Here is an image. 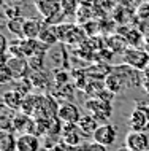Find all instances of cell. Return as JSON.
I'll use <instances>...</instances> for the list:
<instances>
[{"label": "cell", "instance_id": "6da1fadb", "mask_svg": "<svg viewBox=\"0 0 149 151\" xmlns=\"http://www.w3.org/2000/svg\"><path fill=\"white\" fill-rule=\"evenodd\" d=\"M86 108L92 116H95L100 122H106L113 116V108L111 100H105L102 97H92L86 100Z\"/></svg>", "mask_w": 149, "mask_h": 151}, {"label": "cell", "instance_id": "7a4b0ae2", "mask_svg": "<svg viewBox=\"0 0 149 151\" xmlns=\"http://www.w3.org/2000/svg\"><path fill=\"white\" fill-rule=\"evenodd\" d=\"M124 62L135 70H144L149 65V54L138 46H130L124 50Z\"/></svg>", "mask_w": 149, "mask_h": 151}, {"label": "cell", "instance_id": "3957f363", "mask_svg": "<svg viewBox=\"0 0 149 151\" xmlns=\"http://www.w3.org/2000/svg\"><path fill=\"white\" fill-rule=\"evenodd\" d=\"M116 137H118V127L113 124H108V122H103V124H100L97 130L94 132V142H97V143H102L105 146H111L114 145L116 142Z\"/></svg>", "mask_w": 149, "mask_h": 151}, {"label": "cell", "instance_id": "277c9868", "mask_svg": "<svg viewBox=\"0 0 149 151\" xmlns=\"http://www.w3.org/2000/svg\"><path fill=\"white\" fill-rule=\"evenodd\" d=\"M130 151H146L149 150V137L141 130H130L125 135V145Z\"/></svg>", "mask_w": 149, "mask_h": 151}, {"label": "cell", "instance_id": "5b68a950", "mask_svg": "<svg viewBox=\"0 0 149 151\" xmlns=\"http://www.w3.org/2000/svg\"><path fill=\"white\" fill-rule=\"evenodd\" d=\"M146 107L148 105H136V108L132 111L130 118H128V124H130L132 130L146 132L149 129V118H148Z\"/></svg>", "mask_w": 149, "mask_h": 151}, {"label": "cell", "instance_id": "8992f818", "mask_svg": "<svg viewBox=\"0 0 149 151\" xmlns=\"http://www.w3.org/2000/svg\"><path fill=\"white\" fill-rule=\"evenodd\" d=\"M57 118L63 124H78L79 119H81V113H79V108L75 104L63 102V104L59 105Z\"/></svg>", "mask_w": 149, "mask_h": 151}, {"label": "cell", "instance_id": "52a82bcc", "mask_svg": "<svg viewBox=\"0 0 149 151\" xmlns=\"http://www.w3.org/2000/svg\"><path fill=\"white\" fill-rule=\"evenodd\" d=\"M35 6H37L38 13L45 19L52 18L54 14H57L62 11V0H34Z\"/></svg>", "mask_w": 149, "mask_h": 151}, {"label": "cell", "instance_id": "ba28073f", "mask_svg": "<svg viewBox=\"0 0 149 151\" xmlns=\"http://www.w3.org/2000/svg\"><path fill=\"white\" fill-rule=\"evenodd\" d=\"M83 134L78 124H63L62 126V145H79L83 143Z\"/></svg>", "mask_w": 149, "mask_h": 151}, {"label": "cell", "instance_id": "9c48e42d", "mask_svg": "<svg viewBox=\"0 0 149 151\" xmlns=\"http://www.w3.org/2000/svg\"><path fill=\"white\" fill-rule=\"evenodd\" d=\"M45 26H46V22H43L38 18H27L26 22H24V38L38 40V37Z\"/></svg>", "mask_w": 149, "mask_h": 151}, {"label": "cell", "instance_id": "30bf717a", "mask_svg": "<svg viewBox=\"0 0 149 151\" xmlns=\"http://www.w3.org/2000/svg\"><path fill=\"white\" fill-rule=\"evenodd\" d=\"M40 138L35 134L26 132L18 137V151H38Z\"/></svg>", "mask_w": 149, "mask_h": 151}, {"label": "cell", "instance_id": "8fae6325", "mask_svg": "<svg viewBox=\"0 0 149 151\" xmlns=\"http://www.w3.org/2000/svg\"><path fill=\"white\" fill-rule=\"evenodd\" d=\"M98 126H100L98 119L95 116H92L91 113L89 115L81 116V119H79V122H78V127H79V130H81V134L84 137H92Z\"/></svg>", "mask_w": 149, "mask_h": 151}, {"label": "cell", "instance_id": "7c38bea8", "mask_svg": "<svg viewBox=\"0 0 149 151\" xmlns=\"http://www.w3.org/2000/svg\"><path fill=\"white\" fill-rule=\"evenodd\" d=\"M10 65L11 72L14 73V78H24L26 76V72H27V62L24 58H16V56H11V59L6 62Z\"/></svg>", "mask_w": 149, "mask_h": 151}, {"label": "cell", "instance_id": "4fadbf2b", "mask_svg": "<svg viewBox=\"0 0 149 151\" xmlns=\"http://www.w3.org/2000/svg\"><path fill=\"white\" fill-rule=\"evenodd\" d=\"M38 40H40V42H41L43 45H45V46H51V45H54V43L59 40L57 27L46 24V26L43 27V30H41V34H40Z\"/></svg>", "mask_w": 149, "mask_h": 151}, {"label": "cell", "instance_id": "5bb4252c", "mask_svg": "<svg viewBox=\"0 0 149 151\" xmlns=\"http://www.w3.org/2000/svg\"><path fill=\"white\" fill-rule=\"evenodd\" d=\"M18 150V137L11 132L3 130L0 135V151H16Z\"/></svg>", "mask_w": 149, "mask_h": 151}, {"label": "cell", "instance_id": "9a60e30c", "mask_svg": "<svg viewBox=\"0 0 149 151\" xmlns=\"http://www.w3.org/2000/svg\"><path fill=\"white\" fill-rule=\"evenodd\" d=\"M22 100H24V96L21 92L14 91H10V92H5L3 96V102H5L6 107H10L11 110H19L22 107Z\"/></svg>", "mask_w": 149, "mask_h": 151}, {"label": "cell", "instance_id": "2e32d148", "mask_svg": "<svg viewBox=\"0 0 149 151\" xmlns=\"http://www.w3.org/2000/svg\"><path fill=\"white\" fill-rule=\"evenodd\" d=\"M24 22H26V18L19 16V18L8 19V21H6V27H8V30H10L14 37H18V38H24Z\"/></svg>", "mask_w": 149, "mask_h": 151}, {"label": "cell", "instance_id": "e0dca14e", "mask_svg": "<svg viewBox=\"0 0 149 151\" xmlns=\"http://www.w3.org/2000/svg\"><path fill=\"white\" fill-rule=\"evenodd\" d=\"M62 13L65 16H73L78 10V0H62Z\"/></svg>", "mask_w": 149, "mask_h": 151}, {"label": "cell", "instance_id": "ac0fdd59", "mask_svg": "<svg viewBox=\"0 0 149 151\" xmlns=\"http://www.w3.org/2000/svg\"><path fill=\"white\" fill-rule=\"evenodd\" d=\"M3 14H5L8 19L19 18V16H21V8L16 6V5H11V3H10V6H8V5H3Z\"/></svg>", "mask_w": 149, "mask_h": 151}, {"label": "cell", "instance_id": "d6986e66", "mask_svg": "<svg viewBox=\"0 0 149 151\" xmlns=\"http://www.w3.org/2000/svg\"><path fill=\"white\" fill-rule=\"evenodd\" d=\"M0 78H2V83H10V81L14 80V73L11 72V68H10L8 64H2V73H0Z\"/></svg>", "mask_w": 149, "mask_h": 151}, {"label": "cell", "instance_id": "ffe728a7", "mask_svg": "<svg viewBox=\"0 0 149 151\" xmlns=\"http://www.w3.org/2000/svg\"><path fill=\"white\" fill-rule=\"evenodd\" d=\"M86 151H108V146H105L102 143H97V142H87V148Z\"/></svg>", "mask_w": 149, "mask_h": 151}, {"label": "cell", "instance_id": "44dd1931", "mask_svg": "<svg viewBox=\"0 0 149 151\" xmlns=\"http://www.w3.org/2000/svg\"><path fill=\"white\" fill-rule=\"evenodd\" d=\"M67 151H86L87 148V142H83L79 145H63Z\"/></svg>", "mask_w": 149, "mask_h": 151}, {"label": "cell", "instance_id": "7402d4cb", "mask_svg": "<svg viewBox=\"0 0 149 151\" xmlns=\"http://www.w3.org/2000/svg\"><path fill=\"white\" fill-rule=\"evenodd\" d=\"M27 2H30V0H10L11 5H16V6H19V8H21L22 5H26Z\"/></svg>", "mask_w": 149, "mask_h": 151}, {"label": "cell", "instance_id": "603a6c76", "mask_svg": "<svg viewBox=\"0 0 149 151\" xmlns=\"http://www.w3.org/2000/svg\"><path fill=\"white\" fill-rule=\"evenodd\" d=\"M48 151H67V150H65L63 145H56V146H52V148L48 150Z\"/></svg>", "mask_w": 149, "mask_h": 151}, {"label": "cell", "instance_id": "cb8c5ba5", "mask_svg": "<svg viewBox=\"0 0 149 151\" xmlns=\"http://www.w3.org/2000/svg\"><path fill=\"white\" fill-rule=\"evenodd\" d=\"M144 76H146V81H148V83H149V65H148V67L146 68H144Z\"/></svg>", "mask_w": 149, "mask_h": 151}, {"label": "cell", "instance_id": "d4e9b609", "mask_svg": "<svg viewBox=\"0 0 149 151\" xmlns=\"http://www.w3.org/2000/svg\"><path fill=\"white\" fill-rule=\"evenodd\" d=\"M118 151H130V150H128L127 146H124V148H120V150H118Z\"/></svg>", "mask_w": 149, "mask_h": 151}, {"label": "cell", "instance_id": "484cf974", "mask_svg": "<svg viewBox=\"0 0 149 151\" xmlns=\"http://www.w3.org/2000/svg\"><path fill=\"white\" fill-rule=\"evenodd\" d=\"M146 111H148V118H149V105L146 107Z\"/></svg>", "mask_w": 149, "mask_h": 151}, {"label": "cell", "instance_id": "4316f807", "mask_svg": "<svg viewBox=\"0 0 149 151\" xmlns=\"http://www.w3.org/2000/svg\"><path fill=\"white\" fill-rule=\"evenodd\" d=\"M146 151H149V150H146Z\"/></svg>", "mask_w": 149, "mask_h": 151}, {"label": "cell", "instance_id": "83f0119b", "mask_svg": "<svg viewBox=\"0 0 149 151\" xmlns=\"http://www.w3.org/2000/svg\"><path fill=\"white\" fill-rule=\"evenodd\" d=\"M16 151H18V150H16Z\"/></svg>", "mask_w": 149, "mask_h": 151}]
</instances>
